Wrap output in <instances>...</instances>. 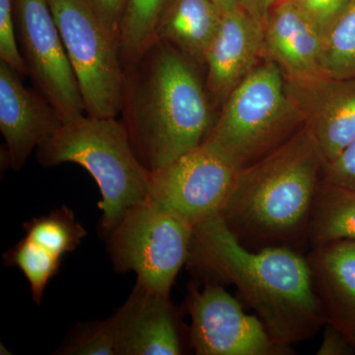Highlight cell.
<instances>
[{
    "label": "cell",
    "mask_w": 355,
    "mask_h": 355,
    "mask_svg": "<svg viewBox=\"0 0 355 355\" xmlns=\"http://www.w3.org/2000/svg\"><path fill=\"white\" fill-rule=\"evenodd\" d=\"M323 179L355 190V140L338 157L324 165Z\"/></svg>",
    "instance_id": "26"
},
{
    "label": "cell",
    "mask_w": 355,
    "mask_h": 355,
    "mask_svg": "<svg viewBox=\"0 0 355 355\" xmlns=\"http://www.w3.org/2000/svg\"><path fill=\"white\" fill-rule=\"evenodd\" d=\"M21 53L34 88L64 125L85 116L83 96L49 0H14Z\"/></svg>",
    "instance_id": "9"
},
{
    "label": "cell",
    "mask_w": 355,
    "mask_h": 355,
    "mask_svg": "<svg viewBox=\"0 0 355 355\" xmlns=\"http://www.w3.org/2000/svg\"><path fill=\"white\" fill-rule=\"evenodd\" d=\"M87 116L116 118L121 114L125 69L120 38L84 0H49Z\"/></svg>",
    "instance_id": "7"
},
{
    "label": "cell",
    "mask_w": 355,
    "mask_h": 355,
    "mask_svg": "<svg viewBox=\"0 0 355 355\" xmlns=\"http://www.w3.org/2000/svg\"><path fill=\"white\" fill-rule=\"evenodd\" d=\"M326 324L355 347V241H336L306 254Z\"/></svg>",
    "instance_id": "15"
},
{
    "label": "cell",
    "mask_w": 355,
    "mask_h": 355,
    "mask_svg": "<svg viewBox=\"0 0 355 355\" xmlns=\"http://www.w3.org/2000/svg\"><path fill=\"white\" fill-rule=\"evenodd\" d=\"M22 76L0 60V132L6 140L4 162L19 171L34 149L64 125L57 110Z\"/></svg>",
    "instance_id": "12"
},
{
    "label": "cell",
    "mask_w": 355,
    "mask_h": 355,
    "mask_svg": "<svg viewBox=\"0 0 355 355\" xmlns=\"http://www.w3.org/2000/svg\"><path fill=\"white\" fill-rule=\"evenodd\" d=\"M111 31L120 38L121 21L127 9L128 0H84Z\"/></svg>",
    "instance_id": "27"
},
{
    "label": "cell",
    "mask_w": 355,
    "mask_h": 355,
    "mask_svg": "<svg viewBox=\"0 0 355 355\" xmlns=\"http://www.w3.org/2000/svg\"><path fill=\"white\" fill-rule=\"evenodd\" d=\"M188 263L235 286L282 347L293 349L326 324L306 254L287 248L248 249L216 216L193 227Z\"/></svg>",
    "instance_id": "1"
},
{
    "label": "cell",
    "mask_w": 355,
    "mask_h": 355,
    "mask_svg": "<svg viewBox=\"0 0 355 355\" xmlns=\"http://www.w3.org/2000/svg\"><path fill=\"white\" fill-rule=\"evenodd\" d=\"M223 11L212 0H166L155 37L174 46L198 67H205Z\"/></svg>",
    "instance_id": "17"
},
{
    "label": "cell",
    "mask_w": 355,
    "mask_h": 355,
    "mask_svg": "<svg viewBox=\"0 0 355 355\" xmlns=\"http://www.w3.org/2000/svg\"><path fill=\"white\" fill-rule=\"evenodd\" d=\"M279 0H241V6L261 23L266 19L268 11Z\"/></svg>",
    "instance_id": "29"
},
{
    "label": "cell",
    "mask_w": 355,
    "mask_h": 355,
    "mask_svg": "<svg viewBox=\"0 0 355 355\" xmlns=\"http://www.w3.org/2000/svg\"><path fill=\"white\" fill-rule=\"evenodd\" d=\"M58 354L67 355H116V338L111 317L104 321L79 324Z\"/></svg>",
    "instance_id": "23"
},
{
    "label": "cell",
    "mask_w": 355,
    "mask_h": 355,
    "mask_svg": "<svg viewBox=\"0 0 355 355\" xmlns=\"http://www.w3.org/2000/svg\"><path fill=\"white\" fill-rule=\"evenodd\" d=\"M316 30L322 40L349 0H289Z\"/></svg>",
    "instance_id": "25"
},
{
    "label": "cell",
    "mask_w": 355,
    "mask_h": 355,
    "mask_svg": "<svg viewBox=\"0 0 355 355\" xmlns=\"http://www.w3.org/2000/svg\"><path fill=\"white\" fill-rule=\"evenodd\" d=\"M123 69L121 121L147 171L205 141L216 116L198 64L155 39Z\"/></svg>",
    "instance_id": "2"
},
{
    "label": "cell",
    "mask_w": 355,
    "mask_h": 355,
    "mask_svg": "<svg viewBox=\"0 0 355 355\" xmlns=\"http://www.w3.org/2000/svg\"><path fill=\"white\" fill-rule=\"evenodd\" d=\"M265 55L263 23L242 6L223 12L205 60V84L214 106H222Z\"/></svg>",
    "instance_id": "14"
},
{
    "label": "cell",
    "mask_w": 355,
    "mask_h": 355,
    "mask_svg": "<svg viewBox=\"0 0 355 355\" xmlns=\"http://www.w3.org/2000/svg\"><path fill=\"white\" fill-rule=\"evenodd\" d=\"M166 0H128L120 29L123 67L135 62L154 41L159 15Z\"/></svg>",
    "instance_id": "20"
},
{
    "label": "cell",
    "mask_w": 355,
    "mask_h": 355,
    "mask_svg": "<svg viewBox=\"0 0 355 355\" xmlns=\"http://www.w3.org/2000/svg\"><path fill=\"white\" fill-rule=\"evenodd\" d=\"M322 71L331 78H355V0H349L323 39Z\"/></svg>",
    "instance_id": "19"
},
{
    "label": "cell",
    "mask_w": 355,
    "mask_h": 355,
    "mask_svg": "<svg viewBox=\"0 0 355 355\" xmlns=\"http://www.w3.org/2000/svg\"><path fill=\"white\" fill-rule=\"evenodd\" d=\"M62 258L32 241L27 236L3 257L6 265L17 266L24 273L31 287L33 300L38 305L43 300L49 282L60 270Z\"/></svg>",
    "instance_id": "22"
},
{
    "label": "cell",
    "mask_w": 355,
    "mask_h": 355,
    "mask_svg": "<svg viewBox=\"0 0 355 355\" xmlns=\"http://www.w3.org/2000/svg\"><path fill=\"white\" fill-rule=\"evenodd\" d=\"M286 88L326 164L335 160L355 140V78L286 79Z\"/></svg>",
    "instance_id": "11"
},
{
    "label": "cell",
    "mask_w": 355,
    "mask_h": 355,
    "mask_svg": "<svg viewBox=\"0 0 355 355\" xmlns=\"http://www.w3.org/2000/svg\"><path fill=\"white\" fill-rule=\"evenodd\" d=\"M187 310L191 317L188 338L198 355H288L293 349L273 340L260 318L243 309L217 282L202 289L191 287Z\"/></svg>",
    "instance_id": "10"
},
{
    "label": "cell",
    "mask_w": 355,
    "mask_h": 355,
    "mask_svg": "<svg viewBox=\"0 0 355 355\" xmlns=\"http://www.w3.org/2000/svg\"><path fill=\"white\" fill-rule=\"evenodd\" d=\"M0 60L27 76L16 30L14 0H0Z\"/></svg>",
    "instance_id": "24"
},
{
    "label": "cell",
    "mask_w": 355,
    "mask_h": 355,
    "mask_svg": "<svg viewBox=\"0 0 355 355\" xmlns=\"http://www.w3.org/2000/svg\"><path fill=\"white\" fill-rule=\"evenodd\" d=\"M44 167L74 163L97 183L101 193V228L111 232L133 205L148 198L149 171L140 163L123 121L85 116L67 123L37 149Z\"/></svg>",
    "instance_id": "4"
},
{
    "label": "cell",
    "mask_w": 355,
    "mask_h": 355,
    "mask_svg": "<svg viewBox=\"0 0 355 355\" xmlns=\"http://www.w3.org/2000/svg\"><path fill=\"white\" fill-rule=\"evenodd\" d=\"M324 165L304 125L282 146L240 170L222 220L248 249L287 248L307 254L311 212Z\"/></svg>",
    "instance_id": "3"
},
{
    "label": "cell",
    "mask_w": 355,
    "mask_h": 355,
    "mask_svg": "<svg viewBox=\"0 0 355 355\" xmlns=\"http://www.w3.org/2000/svg\"><path fill=\"white\" fill-rule=\"evenodd\" d=\"M225 155L202 144L149 173L148 198L195 227L220 216L240 172Z\"/></svg>",
    "instance_id": "8"
},
{
    "label": "cell",
    "mask_w": 355,
    "mask_h": 355,
    "mask_svg": "<svg viewBox=\"0 0 355 355\" xmlns=\"http://www.w3.org/2000/svg\"><path fill=\"white\" fill-rule=\"evenodd\" d=\"M193 226L150 200L133 205L107 234L119 272H132L137 284L170 297L178 273L190 259Z\"/></svg>",
    "instance_id": "6"
},
{
    "label": "cell",
    "mask_w": 355,
    "mask_h": 355,
    "mask_svg": "<svg viewBox=\"0 0 355 355\" xmlns=\"http://www.w3.org/2000/svg\"><path fill=\"white\" fill-rule=\"evenodd\" d=\"M116 355H181L183 328L171 299L137 284L111 317Z\"/></svg>",
    "instance_id": "13"
},
{
    "label": "cell",
    "mask_w": 355,
    "mask_h": 355,
    "mask_svg": "<svg viewBox=\"0 0 355 355\" xmlns=\"http://www.w3.org/2000/svg\"><path fill=\"white\" fill-rule=\"evenodd\" d=\"M355 347L345 338L340 331L331 324L324 326L323 340L318 349V355H352Z\"/></svg>",
    "instance_id": "28"
},
{
    "label": "cell",
    "mask_w": 355,
    "mask_h": 355,
    "mask_svg": "<svg viewBox=\"0 0 355 355\" xmlns=\"http://www.w3.org/2000/svg\"><path fill=\"white\" fill-rule=\"evenodd\" d=\"M223 12L241 6V0H212Z\"/></svg>",
    "instance_id": "30"
},
{
    "label": "cell",
    "mask_w": 355,
    "mask_h": 355,
    "mask_svg": "<svg viewBox=\"0 0 355 355\" xmlns=\"http://www.w3.org/2000/svg\"><path fill=\"white\" fill-rule=\"evenodd\" d=\"M343 240L355 241V190L322 178L311 212L310 249Z\"/></svg>",
    "instance_id": "18"
},
{
    "label": "cell",
    "mask_w": 355,
    "mask_h": 355,
    "mask_svg": "<svg viewBox=\"0 0 355 355\" xmlns=\"http://www.w3.org/2000/svg\"><path fill=\"white\" fill-rule=\"evenodd\" d=\"M266 58L229 94L203 141L239 169L265 157L304 127L282 70Z\"/></svg>",
    "instance_id": "5"
},
{
    "label": "cell",
    "mask_w": 355,
    "mask_h": 355,
    "mask_svg": "<svg viewBox=\"0 0 355 355\" xmlns=\"http://www.w3.org/2000/svg\"><path fill=\"white\" fill-rule=\"evenodd\" d=\"M23 227L32 241L60 257L74 251L87 234L67 205L53 210L48 216L26 222Z\"/></svg>",
    "instance_id": "21"
},
{
    "label": "cell",
    "mask_w": 355,
    "mask_h": 355,
    "mask_svg": "<svg viewBox=\"0 0 355 355\" xmlns=\"http://www.w3.org/2000/svg\"><path fill=\"white\" fill-rule=\"evenodd\" d=\"M265 55L289 80L324 76L323 40L289 0H279L263 20Z\"/></svg>",
    "instance_id": "16"
}]
</instances>
